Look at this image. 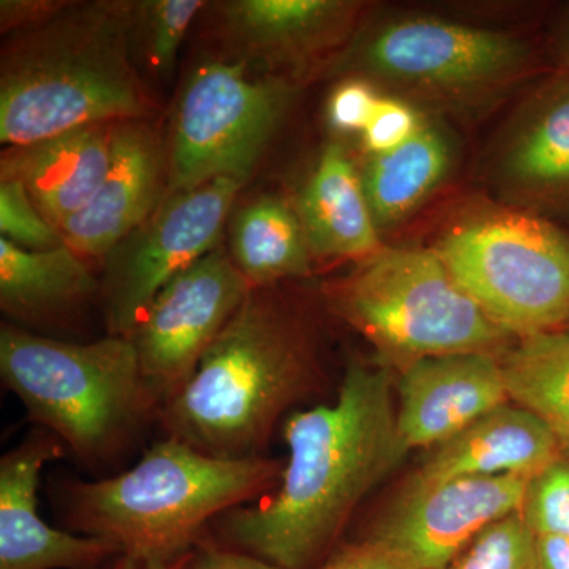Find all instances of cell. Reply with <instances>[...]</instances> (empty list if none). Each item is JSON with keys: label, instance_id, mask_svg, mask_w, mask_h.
Here are the masks:
<instances>
[{"label": "cell", "instance_id": "cell-15", "mask_svg": "<svg viewBox=\"0 0 569 569\" xmlns=\"http://www.w3.org/2000/svg\"><path fill=\"white\" fill-rule=\"evenodd\" d=\"M164 171L152 130L141 121L118 123L110 170L91 201L63 223V244L82 258L114 252L159 209Z\"/></svg>", "mask_w": 569, "mask_h": 569}, {"label": "cell", "instance_id": "cell-21", "mask_svg": "<svg viewBox=\"0 0 569 569\" xmlns=\"http://www.w3.org/2000/svg\"><path fill=\"white\" fill-rule=\"evenodd\" d=\"M86 258L66 244L24 250L0 238V309L28 325L70 317L99 291Z\"/></svg>", "mask_w": 569, "mask_h": 569}, {"label": "cell", "instance_id": "cell-14", "mask_svg": "<svg viewBox=\"0 0 569 569\" xmlns=\"http://www.w3.org/2000/svg\"><path fill=\"white\" fill-rule=\"evenodd\" d=\"M396 402L403 447L430 451L509 402L501 359L496 353L418 359L399 370Z\"/></svg>", "mask_w": 569, "mask_h": 569}, {"label": "cell", "instance_id": "cell-23", "mask_svg": "<svg viewBox=\"0 0 569 569\" xmlns=\"http://www.w3.org/2000/svg\"><path fill=\"white\" fill-rule=\"evenodd\" d=\"M231 257L252 288L309 274L312 252L299 213L280 198L266 197L236 216Z\"/></svg>", "mask_w": 569, "mask_h": 569}, {"label": "cell", "instance_id": "cell-7", "mask_svg": "<svg viewBox=\"0 0 569 569\" xmlns=\"http://www.w3.org/2000/svg\"><path fill=\"white\" fill-rule=\"evenodd\" d=\"M456 282L509 336L569 329V231L526 212H489L437 247Z\"/></svg>", "mask_w": 569, "mask_h": 569}, {"label": "cell", "instance_id": "cell-4", "mask_svg": "<svg viewBox=\"0 0 569 569\" xmlns=\"http://www.w3.org/2000/svg\"><path fill=\"white\" fill-rule=\"evenodd\" d=\"M283 466L268 458L222 459L186 441H156L130 470L62 489L73 533L108 539L122 553L176 565L220 516L277 488Z\"/></svg>", "mask_w": 569, "mask_h": 569}, {"label": "cell", "instance_id": "cell-16", "mask_svg": "<svg viewBox=\"0 0 569 569\" xmlns=\"http://www.w3.org/2000/svg\"><path fill=\"white\" fill-rule=\"evenodd\" d=\"M565 445L545 422L519 406L489 411L447 443L430 449L413 479L518 477L530 479L563 455Z\"/></svg>", "mask_w": 569, "mask_h": 569}, {"label": "cell", "instance_id": "cell-34", "mask_svg": "<svg viewBox=\"0 0 569 569\" xmlns=\"http://www.w3.org/2000/svg\"><path fill=\"white\" fill-rule=\"evenodd\" d=\"M539 569H569V538L537 535Z\"/></svg>", "mask_w": 569, "mask_h": 569}, {"label": "cell", "instance_id": "cell-8", "mask_svg": "<svg viewBox=\"0 0 569 569\" xmlns=\"http://www.w3.org/2000/svg\"><path fill=\"white\" fill-rule=\"evenodd\" d=\"M287 86L250 77L246 62L201 63L176 110L167 160V193L189 192L216 179L247 182L271 141Z\"/></svg>", "mask_w": 569, "mask_h": 569}, {"label": "cell", "instance_id": "cell-29", "mask_svg": "<svg viewBox=\"0 0 569 569\" xmlns=\"http://www.w3.org/2000/svg\"><path fill=\"white\" fill-rule=\"evenodd\" d=\"M421 126L418 112L410 104L381 97L372 119L362 132V142L367 152L380 156L410 140Z\"/></svg>", "mask_w": 569, "mask_h": 569}, {"label": "cell", "instance_id": "cell-30", "mask_svg": "<svg viewBox=\"0 0 569 569\" xmlns=\"http://www.w3.org/2000/svg\"><path fill=\"white\" fill-rule=\"evenodd\" d=\"M380 99L381 97L369 82L362 80L342 82L337 86L329 99V126L340 133L365 132Z\"/></svg>", "mask_w": 569, "mask_h": 569}, {"label": "cell", "instance_id": "cell-11", "mask_svg": "<svg viewBox=\"0 0 569 569\" xmlns=\"http://www.w3.org/2000/svg\"><path fill=\"white\" fill-rule=\"evenodd\" d=\"M366 73L407 88L470 92L526 71L533 62L527 41L436 18L389 22L359 52Z\"/></svg>", "mask_w": 569, "mask_h": 569}, {"label": "cell", "instance_id": "cell-10", "mask_svg": "<svg viewBox=\"0 0 569 569\" xmlns=\"http://www.w3.org/2000/svg\"><path fill=\"white\" fill-rule=\"evenodd\" d=\"M250 291L233 257L217 247L157 295L130 339L160 408L189 383Z\"/></svg>", "mask_w": 569, "mask_h": 569}, {"label": "cell", "instance_id": "cell-31", "mask_svg": "<svg viewBox=\"0 0 569 569\" xmlns=\"http://www.w3.org/2000/svg\"><path fill=\"white\" fill-rule=\"evenodd\" d=\"M70 6L69 2H51V0H2L0 2L2 32L18 33L40 28Z\"/></svg>", "mask_w": 569, "mask_h": 569}, {"label": "cell", "instance_id": "cell-22", "mask_svg": "<svg viewBox=\"0 0 569 569\" xmlns=\"http://www.w3.org/2000/svg\"><path fill=\"white\" fill-rule=\"evenodd\" d=\"M451 160L447 134L426 123L392 151L370 157L361 181L377 227L399 223L425 203L447 178Z\"/></svg>", "mask_w": 569, "mask_h": 569}, {"label": "cell", "instance_id": "cell-3", "mask_svg": "<svg viewBox=\"0 0 569 569\" xmlns=\"http://www.w3.org/2000/svg\"><path fill=\"white\" fill-rule=\"evenodd\" d=\"M137 2L70 6L2 56L0 141L31 144L96 123L142 121L151 97L130 59Z\"/></svg>", "mask_w": 569, "mask_h": 569}, {"label": "cell", "instance_id": "cell-25", "mask_svg": "<svg viewBox=\"0 0 569 569\" xmlns=\"http://www.w3.org/2000/svg\"><path fill=\"white\" fill-rule=\"evenodd\" d=\"M447 569H539L537 535L512 512L486 527Z\"/></svg>", "mask_w": 569, "mask_h": 569}, {"label": "cell", "instance_id": "cell-5", "mask_svg": "<svg viewBox=\"0 0 569 569\" xmlns=\"http://www.w3.org/2000/svg\"><path fill=\"white\" fill-rule=\"evenodd\" d=\"M0 376L33 425L89 466L122 455L160 410L130 337L73 343L6 325Z\"/></svg>", "mask_w": 569, "mask_h": 569}, {"label": "cell", "instance_id": "cell-27", "mask_svg": "<svg viewBox=\"0 0 569 569\" xmlns=\"http://www.w3.org/2000/svg\"><path fill=\"white\" fill-rule=\"evenodd\" d=\"M520 515L535 535L569 538V449L530 479Z\"/></svg>", "mask_w": 569, "mask_h": 569}, {"label": "cell", "instance_id": "cell-36", "mask_svg": "<svg viewBox=\"0 0 569 569\" xmlns=\"http://www.w3.org/2000/svg\"><path fill=\"white\" fill-rule=\"evenodd\" d=\"M553 48H556L557 61H559L561 70L569 71V11L557 29Z\"/></svg>", "mask_w": 569, "mask_h": 569}, {"label": "cell", "instance_id": "cell-19", "mask_svg": "<svg viewBox=\"0 0 569 569\" xmlns=\"http://www.w3.org/2000/svg\"><path fill=\"white\" fill-rule=\"evenodd\" d=\"M296 211L310 252L317 257L367 260L381 250L361 171L339 142L321 153Z\"/></svg>", "mask_w": 569, "mask_h": 569}, {"label": "cell", "instance_id": "cell-32", "mask_svg": "<svg viewBox=\"0 0 569 569\" xmlns=\"http://www.w3.org/2000/svg\"><path fill=\"white\" fill-rule=\"evenodd\" d=\"M318 569H421L387 548L365 539L347 546Z\"/></svg>", "mask_w": 569, "mask_h": 569}, {"label": "cell", "instance_id": "cell-33", "mask_svg": "<svg viewBox=\"0 0 569 569\" xmlns=\"http://www.w3.org/2000/svg\"><path fill=\"white\" fill-rule=\"evenodd\" d=\"M181 569H282L242 550L201 545L192 556H187Z\"/></svg>", "mask_w": 569, "mask_h": 569}, {"label": "cell", "instance_id": "cell-24", "mask_svg": "<svg viewBox=\"0 0 569 569\" xmlns=\"http://www.w3.org/2000/svg\"><path fill=\"white\" fill-rule=\"evenodd\" d=\"M500 359L509 400L537 415L569 449V329L520 339Z\"/></svg>", "mask_w": 569, "mask_h": 569}, {"label": "cell", "instance_id": "cell-1", "mask_svg": "<svg viewBox=\"0 0 569 569\" xmlns=\"http://www.w3.org/2000/svg\"><path fill=\"white\" fill-rule=\"evenodd\" d=\"M283 437L288 460L277 488L213 523L228 548L282 569H309L406 459L391 369L350 362L335 402L295 411Z\"/></svg>", "mask_w": 569, "mask_h": 569}, {"label": "cell", "instance_id": "cell-6", "mask_svg": "<svg viewBox=\"0 0 569 569\" xmlns=\"http://www.w3.org/2000/svg\"><path fill=\"white\" fill-rule=\"evenodd\" d=\"M335 301L389 369L433 356L496 353L511 337L456 282L436 249H381L340 284Z\"/></svg>", "mask_w": 569, "mask_h": 569}, {"label": "cell", "instance_id": "cell-35", "mask_svg": "<svg viewBox=\"0 0 569 569\" xmlns=\"http://www.w3.org/2000/svg\"><path fill=\"white\" fill-rule=\"evenodd\" d=\"M182 561L176 565L156 563V561L133 559V557L121 553L99 569H181Z\"/></svg>", "mask_w": 569, "mask_h": 569}, {"label": "cell", "instance_id": "cell-2", "mask_svg": "<svg viewBox=\"0 0 569 569\" xmlns=\"http://www.w3.org/2000/svg\"><path fill=\"white\" fill-rule=\"evenodd\" d=\"M271 288H252L189 383L160 408L164 436L213 458H263L279 419L317 388L309 331Z\"/></svg>", "mask_w": 569, "mask_h": 569}, {"label": "cell", "instance_id": "cell-20", "mask_svg": "<svg viewBox=\"0 0 569 569\" xmlns=\"http://www.w3.org/2000/svg\"><path fill=\"white\" fill-rule=\"evenodd\" d=\"M353 6L339 0H234L222 6L223 28L247 58L299 62L336 43Z\"/></svg>", "mask_w": 569, "mask_h": 569}, {"label": "cell", "instance_id": "cell-13", "mask_svg": "<svg viewBox=\"0 0 569 569\" xmlns=\"http://www.w3.org/2000/svg\"><path fill=\"white\" fill-rule=\"evenodd\" d=\"M67 455L36 427L0 459V569H99L121 556L108 539L52 529L39 515L41 471Z\"/></svg>", "mask_w": 569, "mask_h": 569}, {"label": "cell", "instance_id": "cell-18", "mask_svg": "<svg viewBox=\"0 0 569 569\" xmlns=\"http://www.w3.org/2000/svg\"><path fill=\"white\" fill-rule=\"evenodd\" d=\"M500 170L520 200L569 212V71L549 78L531 97Z\"/></svg>", "mask_w": 569, "mask_h": 569}, {"label": "cell", "instance_id": "cell-9", "mask_svg": "<svg viewBox=\"0 0 569 569\" xmlns=\"http://www.w3.org/2000/svg\"><path fill=\"white\" fill-rule=\"evenodd\" d=\"M244 186L238 179L222 178L171 194L122 249L112 252L103 287L110 335L132 336L157 295L219 247L236 197Z\"/></svg>", "mask_w": 569, "mask_h": 569}, {"label": "cell", "instance_id": "cell-28", "mask_svg": "<svg viewBox=\"0 0 569 569\" xmlns=\"http://www.w3.org/2000/svg\"><path fill=\"white\" fill-rule=\"evenodd\" d=\"M0 238L24 250L63 246L61 231L33 203L21 182L0 179Z\"/></svg>", "mask_w": 569, "mask_h": 569}, {"label": "cell", "instance_id": "cell-26", "mask_svg": "<svg viewBox=\"0 0 569 569\" xmlns=\"http://www.w3.org/2000/svg\"><path fill=\"white\" fill-rule=\"evenodd\" d=\"M204 6L201 0L137 2L134 33H141L146 56L157 73L173 71L183 37Z\"/></svg>", "mask_w": 569, "mask_h": 569}, {"label": "cell", "instance_id": "cell-12", "mask_svg": "<svg viewBox=\"0 0 569 569\" xmlns=\"http://www.w3.org/2000/svg\"><path fill=\"white\" fill-rule=\"evenodd\" d=\"M527 486L518 477L410 478L366 539L418 568L447 569L486 527L522 509Z\"/></svg>", "mask_w": 569, "mask_h": 569}, {"label": "cell", "instance_id": "cell-17", "mask_svg": "<svg viewBox=\"0 0 569 569\" xmlns=\"http://www.w3.org/2000/svg\"><path fill=\"white\" fill-rule=\"evenodd\" d=\"M118 123L80 127L31 144L10 146L0 179L21 182L59 231L91 201L110 170Z\"/></svg>", "mask_w": 569, "mask_h": 569}]
</instances>
